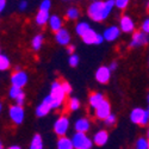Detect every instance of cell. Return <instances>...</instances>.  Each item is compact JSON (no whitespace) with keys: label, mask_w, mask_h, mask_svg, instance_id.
<instances>
[{"label":"cell","mask_w":149,"mask_h":149,"mask_svg":"<svg viewBox=\"0 0 149 149\" xmlns=\"http://www.w3.org/2000/svg\"><path fill=\"white\" fill-rule=\"evenodd\" d=\"M50 97L53 99V110L60 109L65 103L66 92L62 88V80H55L50 86Z\"/></svg>","instance_id":"obj_1"},{"label":"cell","mask_w":149,"mask_h":149,"mask_svg":"<svg viewBox=\"0 0 149 149\" xmlns=\"http://www.w3.org/2000/svg\"><path fill=\"white\" fill-rule=\"evenodd\" d=\"M87 16L93 22L105 20V17H104V1H102V0L92 1L87 7Z\"/></svg>","instance_id":"obj_2"},{"label":"cell","mask_w":149,"mask_h":149,"mask_svg":"<svg viewBox=\"0 0 149 149\" xmlns=\"http://www.w3.org/2000/svg\"><path fill=\"white\" fill-rule=\"evenodd\" d=\"M130 120L136 125L146 127L149 124V109L144 110L142 107H135L130 112Z\"/></svg>","instance_id":"obj_3"},{"label":"cell","mask_w":149,"mask_h":149,"mask_svg":"<svg viewBox=\"0 0 149 149\" xmlns=\"http://www.w3.org/2000/svg\"><path fill=\"white\" fill-rule=\"evenodd\" d=\"M72 141L75 149H91L93 148L94 144L93 140L90 139L86 135V132H79V131H75V134L72 137Z\"/></svg>","instance_id":"obj_4"},{"label":"cell","mask_w":149,"mask_h":149,"mask_svg":"<svg viewBox=\"0 0 149 149\" xmlns=\"http://www.w3.org/2000/svg\"><path fill=\"white\" fill-rule=\"evenodd\" d=\"M8 117L13 124L20 125L24 122V118H25V110H24L23 105L15 104V105L10 106L8 107Z\"/></svg>","instance_id":"obj_5"},{"label":"cell","mask_w":149,"mask_h":149,"mask_svg":"<svg viewBox=\"0 0 149 149\" xmlns=\"http://www.w3.org/2000/svg\"><path fill=\"white\" fill-rule=\"evenodd\" d=\"M53 110V99L50 97V94H48L43 98V100L40 103V105L36 107L35 110V115L37 117H45L47 115H49V112Z\"/></svg>","instance_id":"obj_6"},{"label":"cell","mask_w":149,"mask_h":149,"mask_svg":"<svg viewBox=\"0 0 149 149\" xmlns=\"http://www.w3.org/2000/svg\"><path fill=\"white\" fill-rule=\"evenodd\" d=\"M81 40H82V42L85 44H88V45H91V44L99 45V44H102L105 41L104 36L100 35V33H98V32H95L92 28L90 30H87L81 36Z\"/></svg>","instance_id":"obj_7"},{"label":"cell","mask_w":149,"mask_h":149,"mask_svg":"<svg viewBox=\"0 0 149 149\" xmlns=\"http://www.w3.org/2000/svg\"><path fill=\"white\" fill-rule=\"evenodd\" d=\"M148 42H149L148 33H146L142 30L134 31L132 32V36H131V41L129 43V47L130 48H139V47L147 45Z\"/></svg>","instance_id":"obj_8"},{"label":"cell","mask_w":149,"mask_h":149,"mask_svg":"<svg viewBox=\"0 0 149 149\" xmlns=\"http://www.w3.org/2000/svg\"><path fill=\"white\" fill-rule=\"evenodd\" d=\"M69 119L67 116H60L54 123V132L57 136H65L69 130Z\"/></svg>","instance_id":"obj_9"},{"label":"cell","mask_w":149,"mask_h":149,"mask_svg":"<svg viewBox=\"0 0 149 149\" xmlns=\"http://www.w3.org/2000/svg\"><path fill=\"white\" fill-rule=\"evenodd\" d=\"M10 81H11V85L13 86H18V87H24L26 86L28 81H29V75L26 72H24L22 69H18V70H15L12 73V75L10 78Z\"/></svg>","instance_id":"obj_10"},{"label":"cell","mask_w":149,"mask_h":149,"mask_svg":"<svg viewBox=\"0 0 149 149\" xmlns=\"http://www.w3.org/2000/svg\"><path fill=\"white\" fill-rule=\"evenodd\" d=\"M111 73L112 70L110 69V67H106V66H100L97 70H95V74H94V78L95 80L102 84V85H105L110 81L111 79Z\"/></svg>","instance_id":"obj_11"},{"label":"cell","mask_w":149,"mask_h":149,"mask_svg":"<svg viewBox=\"0 0 149 149\" xmlns=\"http://www.w3.org/2000/svg\"><path fill=\"white\" fill-rule=\"evenodd\" d=\"M110 113H111V104L107 99H105V100L94 110V116L99 120H104Z\"/></svg>","instance_id":"obj_12"},{"label":"cell","mask_w":149,"mask_h":149,"mask_svg":"<svg viewBox=\"0 0 149 149\" xmlns=\"http://www.w3.org/2000/svg\"><path fill=\"white\" fill-rule=\"evenodd\" d=\"M120 28L119 26H116V25H111L109 28H106L103 32V36H104V38L106 42H115L116 40L119 38V36H120Z\"/></svg>","instance_id":"obj_13"},{"label":"cell","mask_w":149,"mask_h":149,"mask_svg":"<svg viewBox=\"0 0 149 149\" xmlns=\"http://www.w3.org/2000/svg\"><path fill=\"white\" fill-rule=\"evenodd\" d=\"M55 41L60 45L67 47V45H69V43L72 41V36H70V33L67 29L62 28V29H60L58 31L55 32Z\"/></svg>","instance_id":"obj_14"},{"label":"cell","mask_w":149,"mask_h":149,"mask_svg":"<svg viewBox=\"0 0 149 149\" xmlns=\"http://www.w3.org/2000/svg\"><path fill=\"white\" fill-rule=\"evenodd\" d=\"M119 28L124 33H132L135 31V22L129 16H122L119 20Z\"/></svg>","instance_id":"obj_15"},{"label":"cell","mask_w":149,"mask_h":149,"mask_svg":"<svg viewBox=\"0 0 149 149\" xmlns=\"http://www.w3.org/2000/svg\"><path fill=\"white\" fill-rule=\"evenodd\" d=\"M91 129V122L88 118L86 117H81L78 118L74 123V130L79 131V132H88Z\"/></svg>","instance_id":"obj_16"},{"label":"cell","mask_w":149,"mask_h":149,"mask_svg":"<svg viewBox=\"0 0 149 149\" xmlns=\"http://www.w3.org/2000/svg\"><path fill=\"white\" fill-rule=\"evenodd\" d=\"M104 100H105V97H104L103 93H100V92H93L88 97V105H90V107L92 110H95Z\"/></svg>","instance_id":"obj_17"},{"label":"cell","mask_w":149,"mask_h":149,"mask_svg":"<svg viewBox=\"0 0 149 149\" xmlns=\"http://www.w3.org/2000/svg\"><path fill=\"white\" fill-rule=\"evenodd\" d=\"M109 141V132L106 130H99L93 136V142L98 147H103Z\"/></svg>","instance_id":"obj_18"},{"label":"cell","mask_w":149,"mask_h":149,"mask_svg":"<svg viewBox=\"0 0 149 149\" xmlns=\"http://www.w3.org/2000/svg\"><path fill=\"white\" fill-rule=\"evenodd\" d=\"M49 19H50L49 11L38 10V12L36 13V17H35V23H36L38 26H44L45 24L49 23Z\"/></svg>","instance_id":"obj_19"},{"label":"cell","mask_w":149,"mask_h":149,"mask_svg":"<svg viewBox=\"0 0 149 149\" xmlns=\"http://www.w3.org/2000/svg\"><path fill=\"white\" fill-rule=\"evenodd\" d=\"M48 25H49V28H50V30L53 32H56L60 29L63 28V22H62V19H61L60 16L53 15V16H50V19H49Z\"/></svg>","instance_id":"obj_20"},{"label":"cell","mask_w":149,"mask_h":149,"mask_svg":"<svg viewBox=\"0 0 149 149\" xmlns=\"http://www.w3.org/2000/svg\"><path fill=\"white\" fill-rule=\"evenodd\" d=\"M56 147L58 149H73L74 148V144H73V141L72 139L67 137V136H58V140L56 142Z\"/></svg>","instance_id":"obj_21"},{"label":"cell","mask_w":149,"mask_h":149,"mask_svg":"<svg viewBox=\"0 0 149 149\" xmlns=\"http://www.w3.org/2000/svg\"><path fill=\"white\" fill-rule=\"evenodd\" d=\"M43 42H44L43 35L38 33V35L33 36V38H32V41H31V48H32V50L38 52L40 49L42 48V45H43Z\"/></svg>","instance_id":"obj_22"},{"label":"cell","mask_w":149,"mask_h":149,"mask_svg":"<svg viewBox=\"0 0 149 149\" xmlns=\"http://www.w3.org/2000/svg\"><path fill=\"white\" fill-rule=\"evenodd\" d=\"M44 147L43 144V139L40 134L33 135V137L30 142V149H42Z\"/></svg>","instance_id":"obj_23"},{"label":"cell","mask_w":149,"mask_h":149,"mask_svg":"<svg viewBox=\"0 0 149 149\" xmlns=\"http://www.w3.org/2000/svg\"><path fill=\"white\" fill-rule=\"evenodd\" d=\"M91 29V25L87 23V22H79L77 25H75V32H77V35L78 36H82L86 31L87 30H90Z\"/></svg>","instance_id":"obj_24"},{"label":"cell","mask_w":149,"mask_h":149,"mask_svg":"<svg viewBox=\"0 0 149 149\" xmlns=\"http://www.w3.org/2000/svg\"><path fill=\"white\" fill-rule=\"evenodd\" d=\"M66 17L69 19V20H77L79 17H80V10L78 7H69L66 12Z\"/></svg>","instance_id":"obj_25"},{"label":"cell","mask_w":149,"mask_h":149,"mask_svg":"<svg viewBox=\"0 0 149 149\" xmlns=\"http://www.w3.org/2000/svg\"><path fill=\"white\" fill-rule=\"evenodd\" d=\"M22 93H24V91H23L22 87H18V86L11 85V87H10V90H8V97L12 99V100H16V99H17Z\"/></svg>","instance_id":"obj_26"},{"label":"cell","mask_w":149,"mask_h":149,"mask_svg":"<svg viewBox=\"0 0 149 149\" xmlns=\"http://www.w3.org/2000/svg\"><path fill=\"white\" fill-rule=\"evenodd\" d=\"M11 67V61L8 58V56H6L5 54L0 55V70L5 72Z\"/></svg>","instance_id":"obj_27"},{"label":"cell","mask_w":149,"mask_h":149,"mask_svg":"<svg viewBox=\"0 0 149 149\" xmlns=\"http://www.w3.org/2000/svg\"><path fill=\"white\" fill-rule=\"evenodd\" d=\"M81 104H80V100L78 98L75 97H72L69 99V102H68V110L72 111V112H74V111H78L80 109Z\"/></svg>","instance_id":"obj_28"},{"label":"cell","mask_w":149,"mask_h":149,"mask_svg":"<svg viewBox=\"0 0 149 149\" xmlns=\"http://www.w3.org/2000/svg\"><path fill=\"white\" fill-rule=\"evenodd\" d=\"M135 147L137 149H149V140L148 137H139L135 143Z\"/></svg>","instance_id":"obj_29"},{"label":"cell","mask_w":149,"mask_h":149,"mask_svg":"<svg viewBox=\"0 0 149 149\" xmlns=\"http://www.w3.org/2000/svg\"><path fill=\"white\" fill-rule=\"evenodd\" d=\"M79 63H80V57H79L75 53L72 54V55H69V57H68V65H69L70 67L75 68V67L79 66Z\"/></svg>","instance_id":"obj_30"},{"label":"cell","mask_w":149,"mask_h":149,"mask_svg":"<svg viewBox=\"0 0 149 149\" xmlns=\"http://www.w3.org/2000/svg\"><path fill=\"white\" fill-rule=\"evenodd\" d=\"M116 122H117V117H116V115L112 113V112H111V113L104 119L105 125H107V127H113L115 124H116Z\"/></svg>","instance_id":"obj_31"},{"label":"cell","mask_w":149,"mask_h":149,"mask_svg":"<svg viewBox=\"0 0 149 149\" xmlns=\"http://www.w3.org/2000/svg\"><path fill=\"white\" fill-rule=\"evenodd\" d=\"M130 3V0H115V5H116V8L123 11V10H125L128 7Z\"/></svg>","instance_id":"obj_32"},{"label":"cell","mask_w":149,"mask_h":149,"mask_svg":"<svg viewBox=\"0 0 149 149\" xmlns=\"http://www.w3.org/2000/svg\"><path fill=\"white\" fill-rule=\"evenodd\" d=\"M62 88H63V91L66 92L67 95H69L72 92H73V87H72V85L66 81V80H62Z\"/></svg>","instance_id":"obj_33"},{"label":"cell","mask_w":149,"mask_h":149,"mask_svg":"<svg viewBox=\"0 0 149 149\" xmlns=\"http://www.w3.org/2000/svg\"><path fill=\"white\" fill-rule=\"evenodd\" d=\"M50 8H52V0H42L40 4V10L49 11Z\"/></svg>","instance_id":"obj_34"},{"label":"cell","mask_w":149,"mask_h":149,"mask_svg":"<svg viewBox=\"0 0 149 149\" xmlns=\"http://www.w3.org/2000/svg\"><path fill=\"white\" fill-rule=\"evenodd\" d=\"M141 30L149 35V17L146 18V19L142 22V24H141Z\"/></svg>","instance_id":"obj_35"},{"label":"cell","mask_w":149,"mask_h":149,"mask_svg":"<svg viewBox=\"0 0 149 149\" xmlns=\"http://www.w3.org/2000/svg\"><path fill=\"white\" fill-rule=\"evenodd\" d=\"M28 1H26V0H20V1H19V4H18V8H19V11H25L26 8H28Z\"/></svg>","instance_id":"obj_36"},{"label":"cell","mask_w":149,"mask_h":149,"mask_svg":"<svg viewBox=\"0 0 149 149\" xmlns=\"http://www.w3.org/2000/svg\"><path fill=\"white\" fill-rule=\"evenodd\" d=\"M15 103L18 104V105H24V103H25V93H22L15 100Z\"/></svg>","instance_id":"obj_37"},{"label":"cell","mask_w":149,"mask_h":149,"mask_svg":"<svg viewBox=\"0 0 149 149\" xmlns=\"http://www.w3.org/2000/svg\"><path fill=\"white\" fill-rule=\"evenodd\" d=\"M74 52H75V47H74V45H72V44L67 45V53H68L69 55L74 54Z\"/></svg>","instance_id":"obj_38"},{"label":"cell","mask_w":149,"mask_h":149,"mask_svg":"<svg viewBox=\"0 0 149 149\" xmlns=\"http://www.w3.org/2000/svg\"><path fill=\"white\" fill-rule=\"evenodd\" d=\"M110 69L111 70H112V72H115L116 69H117V67H118V63H117V62L116 61H113V62H111V63H110Z\"/></svg>","instance_id":"obj_39"},{"label":"cell","mask_w":149,"mask_h":149,"mask_svg":"<svg viewBox=\"0 0 149 149\" xmlns=\"http://www.w3.org/2000/svg\"><path fill=\"white\" fill-rule=\"evenodd\" d=\"M6 6V0H0V12H4Z\"/></svg>","instance_id":"obj_40"},{"label":"cell","mask_w":149,"mask_h":149,"mask_svg":"<svg viewBox=\"0 0 149 149\" xmlns=\"http://www.w3.org/2000/svg\"><path fill=\"white\" fill-rule=\"evenodd\" d=\"M8 148H10V149H20L19 146H10Z\"/></svg>","instance_id":"obj_41"},{"label":"cell","mask_w":149,"mask_h":149,"mask_svg":"<svg viewBox=\"0 0 149 149\" xmlns=\"http://www.w3.org/2000/svg\"><path fill=\"white\" fill-rule=\"evenodd\" d=\"M147 137H148V140H149V128H148V130H147Z\"/></svg>","instance_id":"obj_42"},{"label":"cell","mask_w":149,"mask_h":149,"mask_svg":"<svg viewBox=\"0 0 149 149\" xmlns=\"http://www.w3.org/2000/svg\"><path fill=\"white\" fill-rule=\"evenodd\" d=\"M147 11H149V1L147 3Z\"/></svg>","instance_id":"obj_43"},{"label":"cell","mask_w":149,"mask_h":149,"mask_svg":"<svg viewBox=\"0 0 149 149\" xmlns=\"http://www.w3.org/2000/svg\"><path fill=\"white\" fill-rule=\"evenodd\" d=\"M63 1H70V0H63Z\"/></svg>","instance_id":"obj_44"},{"label":"cell","mask_w":149,"mask_h":149,"mask_svg":"<svg viewBox=\"0 0 149 149\" xmlns=\"http://www.w3.org/2000/svg\"><path fill=\"white\" fill-rule=\"evenodd\" d=\"M148 67H149V58H148Z\"/></svg>","instance_id":"obj_45"},{"label":"cell","mask_w":149,"mask_h":149,"mask_svg":"<svg viewBox=\"0 0 149 149\" xmlns=\"http://www.w3.org/2000/svg\"><path fill=\"white\" fill-rule=\"evenodd\" d=\"M148 104H149V95H148Z\"/></svg>","instance_id":"obj_46"},{"label":"cell","mask_w":149,"mask_h":149,"mask_svg":"<svg viewBox=\"0 0 149 149\" xmlns=\"http://www.w3.org/2000/svg\"><path fill=\"white\" fill-rule=\"evenodd\" d=\"M92 1H95V0H92Z\"/></svg>","instance_id":"obj_47"}]
</instances>
